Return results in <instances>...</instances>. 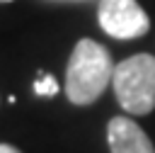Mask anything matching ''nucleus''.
<instances>
[{
  "label": "nucleus",
  "mask_w": 155,
  "mask_h": 153,
  "mask_svg": "<svg viewBox=\"0 0 155 153\" xmlns=\"http://www.w3.org/2000/svg\"><path fill=\"white\" fill-rule=\"evenodd\" d=\"M97 19L104 34L121 41L138 39L150 29V17L136 0H99Z\"/></svg>",
  "instance_id": "nucleus-3"
},
{
  "label": "nucleus",
  "mask_w": 155,
  "mask_h": 153,
  "mask_svg": "<svg viewBox=\"0 0 155 153\" xmlns=\"http://www.w3.org/2000/svg\"><path fill=\"white\" fill-rule=\"evenodd\" d=\"M34 92L41 95V97H53V95L58 92L56 78L48 75V73H39V78H36V83H34Z\"/></svg>",
  "instance_id": "nucleus-5"
},
{
  "label": "nucleus",
  "mask_w": 155,
  "mask_h": 153,
  "mask_svg": "<svg viewBox=\"0 0 155 153\" xmlns=\"http://www.w3.org/2000/svg\"><path fill=\"white\" fill-rule=\"evenodd\" d=\"M111 75V53L92 39H80L65 68V95L73 104H92L107 90Z\"/></svg>",
  "instance_id": "nucleus-1"
},
{
  "label": "nucleus",
  "mask_w": 155,
  "mask_h": 153,
  "mask_svg": "<svg viewBox=\"0 0 155 153\" xmlns=\"http://www.w3.org/2000/svg\"><path fill=\"white\" fill-rule=\"evenodd\" d=\"M0 153H22V151H17V148L10 146V143H0Z\"/></svg>",
  "instance_id": "nucleus-6"
},
{
  "label": "nucleus",
  "mask_w": 155,
  "mask_h": 153,
  "mask_svg": "<svg viewBox=\"0 0 155 153\" xmlns=\"http://www.w3.org/2000/svg\"><path fill=\"white\" fill-rule=\"evenodd\" d=\"M111 85L124 112L133 117L150 114L155 109V56L136 53L124 58L114 66Z\"/></svg>",
  "instance_id": "nucleus-2"
},
{
  "label": "nucleus",
  "mask_w": 155,
  "mask_h": 153,
  "mask_svg": "<svg viewBox=\"0 0 155 153\" xmlns=\"http://www.w3.org/2000/svg\"><path fill=\"white\" fill-rule=\"evenodd\" d=\"M0 2H10V0H0Z\"/></svg>",
  "instance_id": "nucleus-8"
},
{
  "label": "nucleus",
  "mask_w": 155,
  "mask_h": 153,
  "mask_svg": "<svg viewBox=\"0 0 155 153\" xmlns=\"http://www.w3.org/2000/svg\"><path fill=\"white\" fill-rule=\"evenodd\" d=\"M56 2H85V0H56Z\"/></svg>",
  "instance_id": "nucleus-7"
},
{
  "label": "nucleus",
  "mask_w": 155,
  "mask_h": 153,
  "mask_svg": "<svg viewBox=\"0 0 155 153\" xmlns=\"http://www.w3.org/2000/svg\"><path fill=\"white\" fill-rule=\"evenodd\" d=\"M107 141L111 153H155L148 134L128 117H114L107 124Z\"/></svg>",
  "instance_id": "nucleus-4"
}]
</instances>
